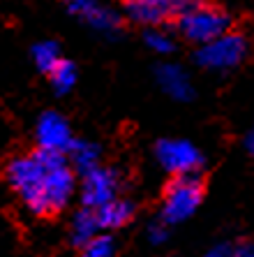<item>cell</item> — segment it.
<instances>
[{
	"instance_id": "1",
	"label": "cell",
	"mask_w": 254,
	"mask_h": 257,
	"mask_svg": "<svg viewBox=\"0 0 254 257\" xmlns=\"http://www.w3.org/2000/svg\"><path fill=\"white\" fill-rule=\"evenodd\" d=\"M5 181L37 218L60 213L74 195V169L65 153L37 149L7 162Z\"/></svg>"
},
{
	"instance_id": "2",
	"label": "cell",
	"mask_w": 254,
	"mask_h": 257,
	"mask_svg": "<svg viewBox=\"0 0 254 257\" xmlns=\"http://www.w3.org/2000/svg\"><path fill=\"white\" fill-rule=\"evenodd\" d=\"M178 33L192 44H206L231 30V19L224 10L206 0H187L176 17Z\"/></svg>"
},
{
	"instance_id": "3",
	"label": "cell",
	"mask_w": 254,
	"mask_h": 257,
	"mask_svg": "<svg viewBox=\"0 0 254 257\" xmlns=\"http://www.w3.org/2000/svg\"><path fill=\"white\" fill-rule=\"evenodd\" d=\"M247 56V40L240 33L226 30L224 35L215 37L206 44H199L194 63L210 72H226L238 67Z\"/></svg>"
},
{
	"instance_id": "4",
	"label": "cell",
	"mask_w": 254,
	"mask_h": 257,
	"mask_svg": "<svg viewBox=\"0 0 254 257\" xmlns=\"http://www.w3.org/2000/svg\"><path fill=\"white\" fill-rule=\"evenodd\" d=\"M203 199V183L196 174H185L166 186L164 202H162V220L169 225L187 220L189 215L199 209Z\"/></svg>"
},
{
	"instance_id": "5",
	"label": "cell",
	"mask_w": 254,
	"mask_h": 257,
	"mask_svg": "<svg viewBox=\"0 0 254 257\" xmlns=\"http://www.w3.org/2000/svg\"><path fill=\"white\" fill-rule=\"evenodd\" d=\"M155 158L166 172L173 176L196 174L203 165V156L192 142L187 139H162L155 146Z\"/></svg>"
},
{
	"instance_id": "6",
	"label": "cell",
	"mask_w": 254,
	"mask_h": 257,
	"mask_svg": "<svg viewBox=\"0 0 254 257\" xmlns=\"http://www.w3.org/2000/svg\"><path fill=\"white\" fill-rule=\"evenodd\" d=\"M65 10L81 24L93 28L100 35L113 37L120 33L123 19L116 10L107 7L102 0H65Z\"/></svg>"
},
{
	"instance_id": "7",
	"label": "cell",
	"mask_w": 254,
	"mask_h": 257,
	"mask_svg": "<svg viewBox=\"0 0 254 257\" xmlns=\"http://www.w3.org/2000/svg\"><path fill=\"white\" fill-rule=\"evenodd\" d=\"M120 176L118 172L97 165L81 174V204L88 209H100L102 204L118 197Z\"/></svg>"
},
{
	"instance_id": "8",
	"label": "cell",
	"mask_w": 254,
	"mask_h": 257,
	"mask_svg": "<svg viewBox=\"0 0 254 257\" xmlns=\"http://www.w3.org/2000/svg\"><path fill=\"white\" fill-rule=\"evenodd\" d=\"M123 12L139 26H164L176 21L187 0H120Z\"/></svg>"
},
{
	"instance_id": "9",
	"label": "cell",
	"mask_w": 254,
	"mask_h": 257,
	"mask_svg": "<svg viewBox=\"0 0 254 257\" xmlns=\"http://www.w3.org/2000/svg\"><path fill=\"white\" fill-rule=\"evenodd\" d=\"M35 139H37V149L54 151V153H65L67 156V151H70L72 142H74V135H72V127L63 114H58V111H44L37 118Z\"/></svg>"
},
{
	"instance_id": "10",
	"label": "cell",
	"mask_w": 254,
	"mask_h": 257,
	"mask_svg": "<svg viewBox=\"0 0 254 257\" xmlns=\"http://www.w3.org/2000/svg\"><path fill=\"white\" fill-rule=\"evenodd\" d=\"M155 79H157V86L164 90L169 97L178 102H187L194 97V86H192V79L189 74L176 63H162L155 70Z\"/></svg>"
},
{
	"instance_id": "11",
	"label": "cell",
	"mask_w": 254,
	"mask_h": 257,
	"mask_svg": "<svg viewBox=\"0 0 254 257\" xmlns=\"http://www.w3.org/2000/svg\"><path fill=\"white\" fill-rule=\"evenodd\" d=\"M95 213H97V222H100L102 229H120L134 218V204L127 202V199L113 197L111 202L95 209Z\"/></svg>"
},
{
	"instance_id": "12",
	"label": "cell",
	"mask_w": 254,
	"mask_h": 257,
	"mask_svg": "<svg viewBox=\"0 0 254 257\" xmlns=\"http://www.w3.org/2000/svg\"><path fill=\"white\" fill-rule=\"evenodd\" d=\"M102 232L100 222H97V213L95 209H88L83 206L77 213L72 215V225H70V239L74 245H86L90 239H95L97 234Z\"/></svg>"
},
{
	"instance_id": "13",
	"label": "cell",
	"mask_w": 254,
	"mask_h": 257,
	"mask_svg": "<svg viewBox=\"0 0 254 257\" xmlns=\"http://www.w3.org/2000/svg\"><path fill=\"white\" fill-rule=\"evenodd\" d=\"M67 160L79 174L88 172V169L100 165V146L88 142V139H74L70 151H67Z\"/></svg>"
},
{
	"instance_id": "14",
	"label": "cell",
	"mask_w": 254,
	"mask_h": 257,
	"mask_svg": "<svg viewBox=\"0 0 254 257\" xmlns=\"http://www.w3.org/2000/svg\"><path fill=\"white\" fill-rule=\"evenodd\" d=\"M30 56H33L35 67L40 72H44V74H49V72L63 60L60 47H58V42H54V40H42V42H37L35 47L30 49Z\"/></svg>"
},
{
	"instance_id": "15",
	"label": "cell",
	"mask_w": 254,
	"mask_h": 257,
	"mask_svg": "<svg viewBox=\"0 0 254 257\" xmlns=\"http://www.w3.org/2000/svg\"><path fill=\"white\" fill-rule=\"evenodd\" d=\"M77 79H79V72L77 65L70 63V60H60L58 65L54 70L49 72V81H51V88L58 93V95H67L74 86H77Z\"/></svg>"
},
{
	"instance_id": "16",
	"label": "cell",
	"mask_w": 254,
	"mask_h": 257,
	"mask_svg": "<svg viewBox=\"0 0 254 257\" xmlns=\"http://www.w3.org/2000/svg\"><path fill=\"white\" fill-rule=\"evenodd\" d=\"M143 42H146V47L150 49V51H155V54H160V56L171 54L173 49H176L173 37L169 35L166 30H162L160 26H150V28L146 30V35H143Z\"/></svg>"
},
{
	"instance_id": "17",
	"label": "cell",
	"mask_w": 254,
	"mask_h": 257,
	"mask_svg": "<svg viewBox=\"0 0 254 257\" xmlns=\"http://www.w3.org/2000/svg\"><path fill=\"white\" fill-rule=\"evenodd\" d=\"M116 255V245L113 239L107 234H97L95 239H90L88 243L83 245L81 257H113Z\"/></svg>"
},
{
	"instance_id": "18",
	"label": "cell",
	"mask_w": 254,
	"mask_h": 257,
	"mask_svg": "<svg viewBox=\"0 0 254 257\" xmlns=\"http://www.w3.org/2000/svg\"><path fill=\"white\" fill-rule=\"evenodd\" d=\"M169 227H171V225L164 220L150 225V227H148V239H150V243H155V245L164 243V241L169 239Z\"/></svg>"
},
{
	"instance_id": "19",
	"label": "cell",
	"mask_w": 254,
	"mask_h": 257,
	"mask_svg": "<svg viewBox=\"0 0 254 257\" xmlns=\"http://www.w3.org/2000/svg\"><path fill=\"white\" fill-rule=\"evenodd\" d=\"M233 252L236 250H233L229 243H217L206 252V257H233Z\"/></svg>"
},
{
	"instance_id": "20",
	"label": "cell",
	"mask_w": 254,
	"mask_h": 257,
	"mask_svg": "<svg viewBox=\"0 0 254 257\" xmlns=\"http://www.w3.org/2000/svg\"><path fill=\"white\" fill-rule=\"evenodd\" d=\"M233 257H254V243H247V245H240L236 252H233Z\"/></svg>"
},
{
	"instance_id": "21",
	"label": "cell",
	"mask_w": 254,
	"mask_h": 257,
	"mask_svg": "<svg viewBox=\"0 0 254 257\" xmlns=\"http://www.w3.org/2000/svg\"><path fill=\"white\" fill-rule=\"evenodd\" d=\"M245 149H247L249 156H254V125L247 130V135H245Z\"/></svg>"
}]
</instances>
